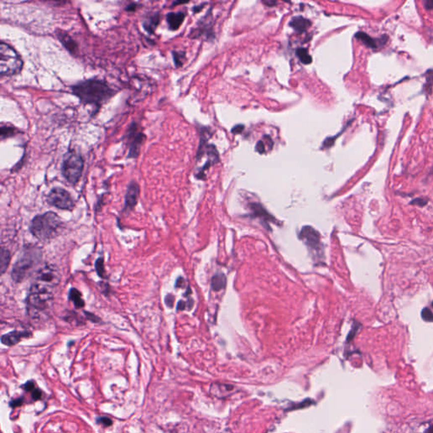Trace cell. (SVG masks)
I'll list each match as a JSON object with an SVG mask.
<instances>
[{
    "label": "cell",
    "mask_w": 433,
    "mask_h": 433,
    "mask_svg": "<svg viewBox=\"0 0 433 433\" xmlns=\"http://www.w3.org/2000/svg\"><path fill=\"white\" fill-rule=\"evenodd\" d=\"M184 285H185V280L180 277V278L177 280L175 287H177V288H182Z\"/></svg>",
    "instance_id": "39"
},
{
    "label": "cell",
    "mask_w": 433,
    "mask_h": 433,
    "mask_svg": "<svg viewBox=\"0 0 433 433\" xmlns=\"http://www.w3.org/2000/svg\"><path fill=\"white\" fill-rule=\"evenodd\" d=\"M72 90L81 103L93 106L97 109L116 94L115 90L105 81L97 79L80 81L72 86Z\"/></svg>",
    "instance_id": "1"
},
{
    "label": "cell",
    "mask_w": 433,
    "mask_h": 433,
    "mask_svg": "<svg viewBox=\"0 0 433 433\" xmlns=\"http://www.w3.org/2000/svg\"><path fill=\"white\" fill-rule=\"evenodd\" d=\"M356 37L360 41H361L367 48L372 49H381L388 43V37L387 35H382L379 38H373L370 37L367 33L363 32H357Z\"/></svg>",
    "instance_id": "12"
},
{
    "label": "cell",
    "mask_w": 433,
    "mask_h": 433,
    "mask_svg": "<svg viewBox=\"0 0 433 433\" xmlns=\"http://www.w3.org/2000/svg\"><path fill=\"white\" fill-rule=\"evenodd\" d=\"M84 160L80 154L74 150H70L64 156L61 171L67 181L72 185L79 182L82 175Z\"/></svg>",
    "instance_id": "5"
},
{
    "label": "cell",
    "mask_w": 433,
    "mask_h": 433,
    "mask_svg": "<svg viewBox=\"0 0 433 433\" xmlns=\"http://www.w3.org/2000/svg\"><path fill=\"white\" fill-rule=\"evenodd\" d=\"M18 131L14 127H9V126H1L0 130V136H1V140L3 141L6 138L14 137V135L17 133Z\"/></svg>",
    "instance_id": "26"
},
{
    "label": "cell",
    "mask_w": 433,
    "mask_h": 433,
    "mask_svg": "<svg viewBox=\"0 0 433 433\" xmlns=\"http://www.w3.org/2000/svg\"><path fill=\"white\" fill-rule=\"evenodd\" d=\"M23 401H24V399H23V398H19V399L12 400V401L9 403V405H10L12 408L18 407V406H20V405H22Z\"/></svg>",
    "instance_id": "35"
},
{
    "label": "cell",
    "mask_w": 433,
    "mask_h": 433,
    "mask_svg": "<svg viewBox=\"0 0 433 433\" xmlns=\"http://www.w3.org/2000/svg\"></svg>",
    "instance_id": "43"
},
{
    "label": "cell",
    "mask_w": 433,
    "mask_h": 433,
    "mask_svg": "<svg viewBox=\"0 0 433 433\" xmlns=\"http://www.w3.org/2000/svg\"><path fill=\"white\" fill-rule=\"evenodd\" d=\"M296 55L303 64L308 65V64L311 63L312 59H311V55L308 53L307 49H303V48L296 49Z\"/></svg>",
    "instance_id": "23"
},
{
    "label": "cell",
    "mask_w": 433,
    "mask_h": 433,
    "mask_svg": "<svg viewBox=\"0 0 433 433\" xmlns=\"http://www.w3.org/2000/svg\"><path fill=\"white\" fill-rule=\"evenodd\" d=\"M173 57H174V63L177 67H180L182 66L185 59V54L180 53V52H173Z\"/></svg>",
    "instance_id": "28"
},
{
    "label": "cell",
    "mask_w": 433,
    "mask_h": 433,
    "mask_svg": "<svg viewBox=\"0 0 433 433\" xmlns=\"http://www.w3.org/2000/svg\"><path fill=\"white\" fill-rule=\"evenodd\" d=\"M415 433H433V420L420 424L415 431Z\"/></svg>",
    "instance_id": "25"
},
{
    "label": "cell",
    "mask_w": 433,
    "mask_h": 433,
    "mask_svg": "<svg viewBox=\"0 0 433 433\" xmlns=\"http://www.w3.org/2000/svg\"><path fill=\"white\" fill-rule=\"evenodd\" d=\"M30 331H12L9 334H4L1 338L2 344L7 346H13L20 342L23 339L32 336Z\"/></svg>",
    "instance_id": "14"
},
{
    "label": "cell",
    "mask_w": 433,
    "mask_h": 433,
    "mask_svg": "<svg viewBox=\"0 0 433 433\" xmlns=\"http://www.w3.org/2000/svg\"><path fill=\"white\" fill-rule=\"evenodd\" d=\"M47 202L49 205L54 206L61 210L72 211L74 207V200L72 195L65 189L60 187L52 189L47 197Z\"/></svg>",
    "instance_id": "8"
},
{
    "label": "cell",
    "mask_w": 433,
    "mask_h": 433,
    "mask_svg": "<svg viewBox=\"0 0 433 433\" xmlns=\"http://www.w3.org/2000/svg\"><path fill=\"white\" fill-rule=\"evenodd\" d=\"M289 25L294 29L295 32L302 33L307 30L308 27L311 25V22L302 16H295L292 19Z\"/></svg>",
    "instance_id": "18"
},
{
    "label": "cell",
    "mask_w": 433,
    "mask_h": 433,
    "mask_svg": "<svg viewBox=\"0 0 433 433\" xmlns=\"http://www.w3.org/2000/svg\"><path fill=\"white\" fill-rule=\"evenodd\" d=\"M42 259V251L37 246H27L14 263L11 278L15 283L22 282Z\"/></svg>",
    "instance_id": "3"
},
{
    "label": "cell",
    "mask_w": 433,
    "mask_h": 433,
    "mask_svg": "<svg viewBox=\"0 0 433 433\" xmlns=\"http://www.w3.org/2000/svg\"><path fill=\"white\" fill-rule=\"evenodd\" d=\"M411 204L412 205H417L420 206V207H424L425 205H427L428 204V201L425 199H422V198H417V199H415L411 202Z\"/></svg>",
    "instance_id": "32"
},
{
    "label": "cell",
    "mask_w": 433,
    "mask_h": 433,
    "mask_svg": "<svg viewBox=\"0 0 433 433\" xmlns=\"http://www.w3.org/2000/svg\"><path fill=\"white\" fill-rule=\"evenodd\" d=\"M174 297L170 294H168L165 298L166 305H168V307H172L174 305Z\"/></svg>",
    "instance_id": "38"
},
{
    "label": "cell",
    "mask_w": 433,
    "mask_h": 433,
    "mask_svg": "<svg viewBox=\"0 0 433 433\" xmlns=\"http://www.w3.org/2000/svg\"><path fill=\"white\" fill-rule=\"evenodd\" d=\"M145 139V134L140 126L137 123H131L126 134V143L128 147V157L130 158H134L139 155Z\"/></svg>",
    "instance_id": "7"
},
{
    "label": "cell",
    "mask_w": 433,
    "mask_h": 433,
    "mask_svg": "<svg viewBox=\"0 0 433 433\" xmlns=\"http://www.w3.org/2000/svg\"><path fill=\"white\" fill-rule=\"evenodd\" d=\"M42 395H43V392L38 388H35L34 390L32 392V398L34 400L40 399L42 398Z\"/></svg>",
    "instance_id": "33"
},
{
    "label": "cell",
    "mask_w": 433,
    "mask_h": 433,
    "mask_svg": "<svg viewBox=\"0 0 433 433\" xmlns=\"http://www.w3.org/2000/svg\"><path fill=\"white\" fill-rule=\"evenodd\" d=\"M56 36L59 38V40L60 41V43L63 44L64 47L71 54H73V55L78 54V46H77V43L74 42V40H73V38L68 33H66V32H64L62 30H57L56 31Z\"/></svg>",
    "instance_id": "15"
},
{
    "label": "cell",
    "mask_w": 433,
    "mask_h": 433,
    "mask_svg": "<svg viewBox=\"0 0 433 433\" xmlns=\"http://www.w3.org/2000/svg\"><path fill=\"white\" fill-rule=\"evenodd\" d=\"M51 289V287L40 283H36L32 285L28 296L26 298L28 307L37 311L46 310L54 299Z\"/></svg>",
    "instance_id": "6"
},
{
    "label": "cell",
    "mask_w": 433,
    "mask_h": 433,
    "mask_svg": "<svg viewBox=\"0 0 433 433\" xmlns=\"http://www.w3.org/2000/svg\"><path fill=\"white\" fill-rule=\"evenodd\" d=\"M359 326L360 324H358L357 322L354 323L353 328H352V330H351V333L349 334V336H348V340H350V339H351V338H353V337L356 335L357 330H358V328H359Z\"/></svg>",
    "instance_id": "37"
},
{
    "label": "cell",
    "mask_w": 433,
    "mask_h": 433,
    "mask_svg": "<svg viewBox=\"0 0 433 433\" xmlns=\"http://www.w3.org/2000/svg\"><path fill=\"white\" fill-rule=\"evenodd\" d=\"M137 3H131V5L127 6V8H126V10H129V11H131V10H135V9H137Z\"/></svg>",
    "instance_id": "42"
},
{
    "label": "cell",
    "mask_w": 433,
    "mask_h": 433,
    "mask_svg": "<svg viewBox=\"0 0 433 433\" xmlns=\"http://www.w3.org/2000/svg\"><path fill=\"white\" fill-rule=\"evenodd\" d=\"M299 239L307 245L311 250L314 251H321L322 243H321V234L318 231L311 226H304L299 233Z\"/></svg>",
    "instance_id": "9"
},
{
    "label": "cell",
    "mask_w": 433,
    "mask_h": 433,
    "mask_svg": "<svg viewBox=\"0 0 433 433\" xmlns=\"http://www.w3.org/2000/svg\"><path fill=\"white\" fill-rule=\"evenodd\" d=\"M69 299L72 300L73 304H74V307L76 308V309H80V308H83L85 306V301L83 299L82 294L77 289L72 288L70 289V292H69Z\"/></svg>",
    "instance_id": "19"
},
{
    "label": "cell",
    "mask_w": 433,
    "mask_h": 433,
    "mask_svg": "<svg viewBox=\"0 0 433 433\" xmlns=\"http://www.w3.org/2000/svg\"><path fill=\"white\" fill-rule=\"evenodd\" d=\"M23 67L22 59L20 54L8 43L2 42L0 44V74L9 76L17 74Z\"/></svg>",
    "instance_id": "4"
},
{
    "label": "cell",
    "mask_w": 433,
    "mask_h": 433,
    "mask_svg": "<svg viewBox=\"0 0 433 433\" xmlns=\"http://www.w3.org/2000/svg\"><path fill=\"white\" fill-rule=\"evenodd\" d=\"M160 17L159 14H154L151 16H149L146 20L143 22V27L145 29L146 32L152 34L155 29L157 28V26L159 24Z\"/></svg>",
    "instance_id": "20"
},
{
    "label": "cell",
    "mask_w": 433,
    "mask_h": 433,
    "mask_svg": "<svg viewBox=\"0 0 433 433\" xmlns=\"http://www.w3.org/2000/svg\"><path fill=\"white\" fill-rule=\"evenodd\" d=\"M95 268H96V271H97V274H98V276L101 277L102 279L106 278L104 261H103V257H99V258L96 261Z\"/></svg>",
    "instance_id": "27"
},
{
    "label": "cell",
    "mask_w": 433,
    "mask_h": 433,
    "mask_svg": "<svg viewBox=\"0 0 433 433\" xmlns=\"http://www.w3.org/2000/svg\"><path fill=\"white\" fill-rule=\"evenodd\" d=\"M37 280V283L53 288L60 283V274L57 269L53 266L46 265L38 271Z\"/></svg>",
    "instance_id": "10"
},
{
    "label": "cell",
    "mask_w": 433,
    "mask_h": 433,
    "mask_svg": "<svg viewBox=\"0 0 433 433\" xmlns=\"http://www.w3.org/2000/svg\"><path fill=\"white\" fill-rule=\"evenodd\" d=\"M426 84L424 86V90L428 95L432 94L433 86V70H429L426 73Z\"/></svg>",
    "instance_id": "24"
},
{
    "label": "cell",
    "mask_w": 433,
    "mask_h": 433,
    "mask_svg": "<svg viewBox=\"0 0 433 433\" xmlns=\"http://www.w3.org/2000/svg\"><path fill=\"white\" fill-rule=\"evenodd\" d=\"M186 307L191 309V305H189V304H187V302H185L183 300H180V302L178 303V305H177V310L178 311H183V310H185Z\"/></svg>",
    "instance_id": "36"
},
{
    "label": "cell",
    "mask_w": 433,
    "mask_h": 433,
    "mask_svg": "<svg viewBox=\"0 0 433 433\" xmlns=\"http://www.w3.org/2000/svg\"><path fill=\"white\" fill-rule=\"evenodd\" d=\"M243 130H244V126H240V125H239V126H235V127H234V128H233V131H232V132H233V133H234V134H238V133H240V132H242Z\"/></svg>",
    "instance_id": "41"
},
{
    "label": "cell",
    "mask_w": 433,
    "mask_h": 433,
    "mask_svg": "<svg viewBox=\"0 0 433 433\" xmlns=\"http://www.w3.org/2000/svg\"><path fill=\"white\" fill-rule=\"evenodd\" d=\"M97 423H100V424H102L103 426H105V427H109V426H111L112 423H113L111 419H109L108 417H106V416L97 417Z\"/></svg>",
    "instance_id": "30"
},
{
    "label": "cell",
    "mask_w": 433,
    "mask_h": 433,
    "mask_svg": "<svg viewBox=\"0 0 433 433\" xmlns=\"http://www.w3.org/2000/svg\"><path fill=\"white\" fill-rule=\"evenodd\" d=\"M140 194V187L136 181L132 180L129 184L127 191H126V198H125V208L124 212L126 214L131 213L135 207L137 206L138 198Z\"/></svg>",
    "instance_id": "11"
},
{
    "label": "cell",
    "mask_w": 433,
    "mask_h": 433,
    "mask_svg": "<svg viewBox=\"0 0 433 433\" xmlns=\"http://www.w3.org/2000/svg\"><path fill=\"white\" fill-rule=\"evenodd\" d=\"M22 388L23 389H25L27 392H32L36 388L35 382L33 381H28V382H26L25 384L23 385Z\"/></svg>",
    "instance_id": "31"
},
{
    "label": "cell",
    "mask_w": 433,
    "mask_h": 433,
    "mask_svg": "<svg viewBox=\"0 0 433 433\" xmlns=\"http://www.w3.org/2000/svg\"><path fill=\"white\" fill-rule=\"evenodd\" d=\"M185 14L184 12H171L167 14V22L168 27L172 31H175L180 28L182 25L183 21L185 20Z\"/></svg>",
    "instance_id": "17"
},
{
    "label": "cell",
    "mask_w": 433,
    "mask_h": 433,
    "mask_svg": "<svg viewBox=\"0 0 433 433\" xmlns=\"http://www.w3.org/2000/svg\"><path fill=\"white\" fill-rule=\"evenodd\" d=\"M249 207H250L251 214H252L253 216L258 217V218L262 220V224L265 226L266 228L270 229L269 228V227H270L269 226V222H275V218H274V216L270 215L269 213L266 210L265 208H263V206L262 204H260V203H251Z\"/></svg>",
    "instance_id": "13"
},
{
    "label": "cell",
    "mask_w": 433,
    "mask_h": 433,
    "mask_svg": "<svg viewBox=\"0 0 433 433\" xmlns=\"http://www.w3.org/2000/svg\"><path fill=\"white\" fill-rule=\"evenodd\" d=\"M422 316L426 322H433V313L429 308L425 307L422 310Z\"/></svg>",
    "instance_id": "29"
},
{
    "label": "cell",
    "mask_w": 433,
    "mask_h": 433,
    "mask_svg": "<svg viewBox=\"0 0 433 433\" xmlns=\"http://www.w3.org/2000/svg\"><path fill=\"white\" fill-rule=\"evenodd\" d=\"M234 385L225 384V383H214L212 385L210 391L212 394L217 398H226L230 396L232 393H234Z\"/></svg>",
    "instance_id": "16"
},
{
    "label": "cell",
    "mask_w": 433,
    "mask_h": 433,
    "mask_svg": "<svg viewBox=\"0 0 433 433\" xmlns=\"http://www.w3.org/2000/svg\"><path fill=\"white\" fill-rule=\"evenodd\" d=\"M226 277L224 274H216L212 279V289L214 291H219L226 287Z\"/></svg>",
    "instance_id": "22"
},
{
    "label": "cell",
    "mask_w": 433,
    "mask_h": 433,
    "mask_svg": "<svg viewBox=\"0 0 433 433\" xmlns=\"http://www.w3.org/2000/svg\"><path fill=\"white\" fill-rule=\"evenodd\" d=\"M424 3L425 8L428 9V10L433 9V0H428V1H426Z\"/></svg>",
    "instance_id": "40"
},
{
    "label": "cell",
    "mask_w": 433,
    "mask_h": 433,
    "mask_svg": "<svg viewBox=\"0 0 433 433\" xmlns=\"http://www.w3.org/2000/svg\"><path fill=\"white\" fill-rule=\"evenodd\" d=\"M256 150H257V152H259V153H264L266 151L265 144H264V143L262 142V141H259V142L257 143V145H256Z\"/></svg>",
    "instance_id": "34"
},
{
    "label": "cell",
    "mask_w": 433,
    "mask_h": 433,
    "mask_svg": "<svg viewBox=\"0 0 433 433\" xmlns=\"http://www.w3.org/2000/svg\"><path fill=\"white\" fill-rule=\"evenodd\" d=\"M10 259H11V256H10V252H9V250L2 247L1 251H0V269H1V274H3L5 273V271L7 270V268L9 267Z\"/></svg>",
    "instance_id": "21"
},
{
    "label": "cell",
    "mask_w": 433,
    "mask_h": 433,
    "mask_svg": "<svg viewBox=\"0 0 433 433\" xmlns=\"http://www.w3.org/2000/svg\"><path fill=\"white\" fill-rule=\"evenodd\" d=\"M63 225V222L57 214L47 212L32 218L30 231L37 239L45 242L59 235Z\"/></svg>",
    "instance_id": "2"
}]
</instances>
